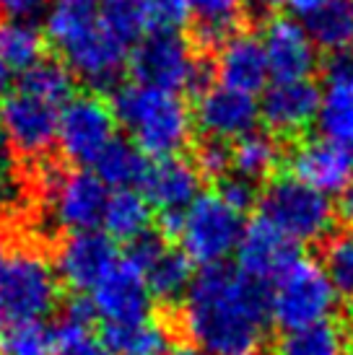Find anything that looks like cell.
I'll use <instances>...</instances> for the list:
<instances>
[{
  "instance_id": "6da1fadb",
  "label": "cell",
  "mask_w": 353,
  "mask_h": 355,
  "mask_svg": "<svg viewBox=\"0 0 353 355\" xmlns=\"http://www.w3.org/2000/svg\"><path fill=\"white\" fill-rule=\"evenodd\" d=\"M190 345L206 355H260L268 343V291L239 267H203L174 314Z\"/></svg>"
},
{
  "instance_id": "7a4b0ae2",
  "label": "cell",
  "mask_w": 353,
  "mask_h": 355,
  "mask_svg": "<svg viewBox=\"0 0 353 355\" xmlns=\"http://www.w3.org/2000/svg\"><path fill=\"white\" fill-rule=\"evenodd\" d=\"M44 40L91 89L112 86L130 58L128 47L104 26L99 0H58L47 10Z\"/></svg>"
},
{
  "instance_id": "3957f363",
  "label": "cell",
  "mask_w": 353,
  "mask_h": 355,
  "mask_svg": "<svg viewBox=\"0 0 353 355\" xmlns=\"http://www.w3.org/2000/svg\"><path fill=\"white\" fill-rule=\"evenodd\" d=\"M122 128L128 130L130 140L138 146L143 156L169 158L179 156L192 138V109L179 94L140 83L117 86L115 96L109 101Z\"/></svg>"
},
{
  "instance_id": "277c9868",
  "label": "cell",
  "mask_w": 353,
  "mask_h": 355,
  "mask_svg": "<svg viewBox=\"0 0 353 355\" xmlns=\"http://www.w3.org/2000/svg\"><path fill=\"white\" fill-rule=\"evenodd\" d=\"M260 218L299 244L322 241L333 231L335 205L327 195L299 182L291 174H275L260 189Z\"/></svg>"
},
{
  "instance_id": "5b68a950",
  "label": "cell",
  "mask_w": 353,
  "mask_h": 355,
  "mask_svg": "<svg viewBox=\"0 0 353 355\" xmlns=\"http://www.w3.org/2000/svg\"><path fill=\"white\" fill-rule=\"evenodd\" d=\"M335 296L330 280L325 277L320 262L296 257L268 291L270 322L284 332L304 329L317 322L330 319L335 309Z\"/></svg>"
},
{
  "instance_id": "8992f818",
  "label": "cell",
  "mask_w": 353,
  "mask_h": 355,
  "mask_svg": "<svg viewBox=\"0 0 353 355\" xmlns=\"http://www.w3.org/2000/svg\"><path fill=\"white\" fill-rule=\"evenodd\" d=\"M63 283L55 267L34 247H24L8 257L0 270V314L6 322L44 319L60 306Z\"/></svg>"
},
{
  "instance_id": "52a82bcc",
  "label": "cell",
  "mask_w": 353,
  "mask_h": 355,
  "mask_svg": "<svg viewBox=\"0 0 353 355\" xmlns=\"http://www.w3.org/2000/svg\"><path fill=\"white\" fill-rule=\"evenodd\" d=\"M242 231H245L242 216L226 205L216 192H203L182 213L176 239L182 244L179 247L182 254L190 262L211 267L224 265L226 257L236 252Z\"/></svg>"
},
{
  "instance_id": "ba28073f",
  "label": "cell",
  "mask_w": 353,
  "mask_h": 355,
  "mask_svg": "<svg viewBox=\"0 0 353 355\" xmlns=\"http://www.w3.org/2000/svg\"><path fill=\"white\" fill-rule=\"evenodd\" d=\"M200 52L179 31H148L130 50V76L140 86L161 91H190Z\"/></svg>"
},
{
  "instance_id": "9c48e42d",
  "label": "cell",
  "mask_w": 353,
  "mask_h": 355,
  "mask_svg": "<svg viewBox=\"0 0 353 355\" xmlns=\"http://www.w3.org/2000/svg\"><path fill=\"white\" fill-rule=\"evenodd\" d=\"M117 130L115 112L97 91L79 94L60 109L58 146L65 161L76 166H91L99 153L107 148Z\"/></svg>"
},
{
  "instance_id": "30bf717a",
  "label": "cell",
  "mask_w": 353,
  "mask_h": 355,
  "mask_svg": "<svg viewBox=\"0 0 353 355\" xmlns=\"http://www.w3.org/2000/svg\"><path fill=\"white\" fill-rule=\"evenodd\" d=\"M60 109L26 91H8L0 99V128L6 132L13 158L37 164L49 156L58 143Z\"/></svg>"
},
{
  "instance_id": "8fae6325",
  "label": "cell",
  "mask_w": 353,
  "mask_h": 355,
  "mask_svg": "<svg viewBox=\"0 0 353 355\" xmlns=\"http://www.w3.org/2000/svg\"><path fill=\"white\" fill-rule=\"evenodd\" d=\"M260 119L270 135L281 140H302L306 130L317 119L320 109V86L312 78L306 80H275L270 89L263 91L257 104Z\"/></svg>"
},
{
  "instance_id": "7c38bea8",
  "label": "cell",
  "mask_w": 353,
  "mask_h": 355,
  "mask_svg": "<svg viewBox=\"0 0 353 355\" xmlns=\"http://www.w3.org/2000/svg\"><path fill=\"white\" fill-rule=\"evenodd\" d=\"M91 304L104 324H138L151 319V291L146 277L128 257H120L115 267L91 291Z\"/></svg>"
},
{
  "instance_id": "4fadbf2b",
  "label": "cell",
  "mask_w": 353,
  "mask_h": 355,
  "mask_svg": "<svg viewBox=\"0 0 353 355\" xmlns=\"http://www.w3.org/2000/svg\"><path fill=\"white\" fill-rule=\"evenodd\" d=\"M120 259L115 241L101 231H79L60 239L55 249V275L76 293L94 291Z\"/></svg>"
},
{
  "instance_id": "5bb4252c",
  "label": "cell",
  "mask_w": 353,
  "mask_h": 355,
  "mask_svg": "<svg viewBox=\"0 0 353 355\" xmlns=\"http://www.w3.org/2000/svg\"><path fill=\"white\" fill-rule=\"evenodd\" d=\"M288 168L317 192L340 195L353 182V150L327 138H302L288 153Z\"/></svg>"
},
{
  "instance_id": "9a60e30c",
  "label": "cell",
  "mask_w": 353,
  "mask_h": 355,
  "mask_svg": "<svg viewBox=\"0 0 353 355\" xmlns=\"http://www.w3.org/2000/svg\"><path fill=\"white\" fill-rule=\"evenodd\" d=\"M325 89H320L317 128L322 138L348 146L353 143V55L335 52L325 60Z\"/></svg>"
},
{
  "instance_id": "2e32d148",
  "label": "cell",
  "mask_w": 353,
  "mask_h": 355,
  "mask_svg": "<svg viewBox=\"0 0 353 355\" xmlns=\"http://www.w3.org/2000/svg\"><path fill=\"white\" fill-rule=\"evenodd\" d=\"M260 119L257 101L249 94H239L226 86H213L197 96L192 109V122L206 138L216 140H239L252 132Z\"/></svg>"
},
{
  "instance_id": "e0dca14e",
  "label": "cell",
  "mask_w": 353,
  "mask_h": 355,
  "mask_svg": "<svg viewBox=\"0 0 353 355\" xmlns=\"http://www.w3.org/2000/svg\"><path fill=\"white\" fill-rule=\"evenodd\" d=\"M268 70L275 80H306L317 68V47L306 29L294 19L275 16L265 24L263 37Z\"/></svg>"
},
{
  "instance_id": "ac0fdd59",
  "label": "cell",
  "mask_w": 353,
  "mask_h": 355,
  "mask_svg": "<svg viewBox=\"0 0 353 355\" xmlns=\"http://www.w3.org/2000/svg\"><path fill=\"white\" fill-rule=\"evenodd\" d=\"M296 257L299 252L294 241L286 239L278 228H273L260 216L247 223L236 244V265L247 277H252L257 283L275 280Z\"/></svg>"
},
{
  "instance_id": "d6986e66",
  "label": "cell",
  "mask_w": 353,
  "mask_h": 355,
  "mask_svg": "<svg viewBox=\"0 0 353 355\" xmlns=\"http://www.w3.org/2000/svg\"><path fill=\"white\" fill-rule=\"evenodd\" d=\"M213 70L221 86L239 94H257L265 91L268 83V58H265L263 40L247 29H239L216 50Z\"/></svg>"
},
{
  "instance_id": "ffe728a7",
  "label": "cell",
  "mask_w": 353,
  "mask_h": 355,
  "mask_svg": "<svg viewBox=\"0 0 353 355\" xmlns=\"http://www.w3.org/2000/svg\"><path fill=\"white\" fill-rule=\"evenodd\" d=\"M200 182L203 179L192 166V161L182 156H169L148 164L140 187L148 205L158 210V216H169V213H185L192 205V200L200 192Z\"/></svg>"
},
{
  "instance_id": "44dd1931",
  "label": "cell",
  "mask_w": 353,
  "mask_h": 355,
  "mask_svg": "<svg viewBox=\"0 0 353 355\" xmlns=\"http://www.w3.org/2000/svg\"><path fill=\"white\" fill-rule=\"evenodd\" d=\"M99 343L109 355H167L172 332L167 322L151 316L138 324H101Z\"/></svg>"
},
{
  "instance_id": "7402d4cb",
  "label": "cell",
  "mask_w": 353,
  "mask_h": 355,
  "mask_svg": "<svg viewBox=\"0 0 353 355\" xmlns=\"http://www.w3.org/2000/svg\"><path fill=\"white\" fill-rule=\"evenodd\" d=\"M281 164H284V146L268 130H252L231 143V166L236 174L252 182L273 179Z\"/></svg>"
},
{
  "instance_id": "603a6c76",
  "label": "cell",
  "mask_w": 353,
  "mask_h": 355,
  "mask_svg": "<svg viewBox=\"0 0 353 355\" xmlns=\"http://www.w3.org/2000/svg\"><path fill=\"white\" fill-rule=\"evenodd\" d=\"M151 218L154 207L148 205L143 192L138 189H115L107 198V207L101 216V226L112 241H125L130 244L140 234L151 231Z\"/></svg>"
},
{
  "instance_id": "cb8c5ba5",
  "label": "cell",
  "mask_w": 353,
  "mask_h": 355,
  "mask_svg": "<svg viewBox=\"0 0 353 355\" xmlns=\"http://www.w3.org/2000/svg\"><path fill=\"white\" fill-rule=\"evenodd\" d=\"M91 171L101 179L107 189H133L146 177L148 158L130 138H115L91 164Z\"/></svg>"
},
{
  "instance_id": "d4e9b609",
  "label": "cell",
  "mask_w": 353,
  "mask_h": 355,
  "mask_svg": "<svg viewBox=\"0 0 353 355\" xmlns=\"http://www.w3.org/2000/svg\"><path fill=\"white\" fill-rule=\"evenodd\" d=\"M351 343V327L325 319L304 329L286 332L275 345V355H345Z\"/></svg>"
},
{
  "instance_id": "484cf974",
  "label": "cell",
  "mask_w": 353,
  "mask_h": 355,
  "mask_svg": "<svg viewBox=\"0 0 353 355\" xmlns=\"http://www.w3.org/2000/svg\"><path fill=\"white\" fill-rule=\"evenodd\" d=\"M143 277L151 291V298L176 309L195 275H192V262L182 254V249L167 247L143 270Z\"/></svg>"
},
{
  "instance_id": "4316f807",
  "label": "cell",
  "mask_w": 353,
  "mask_h": 355,
  "mask_svg": "<svg viewBox=\"0 0 353 355\" xmlns=\"http://www.w3.org/2000/svg\"><path fill=\"white\" fill-rule=\"evenodd\" d=\"M309 40L317 50L345 52L353 44V0H330L312 16H306L304 24Z\"/></svg>"
},
{
  "instance_id": "83f0119b",
  "label": "cell",
  "mask_w": 353,
  "mask_h": 355,
  "mask_svg": "<svg viewBox=\"0 0 353 355\" xmlns=\"http://www.w3.org/2000/svg\"><path fill=\"white\" fill-rule=\"evenodd\" d=\"M47 55V40L31 21H0V60L13 73H26Z\"/></svg>"
},
{
  "instance_id": "f1b7e54d",
  "label": "cell",
  "mask_w": 353,
  "mask_h": 355,
  "mask_svg": "<svg viewBox=\"0 0 353 355\" xmlns=\"http://www.w3.org/2000/svg\"><path fill=\"white\" fill-rule=\"evenodd\" d=\"M320 267L335 296L353 306V228L330 231L320 241Z\"/></svg>"
},
{
  "instance_id": "f546056e",
  "label": "cell",
  "mask_w": 353,
  "mask_h": 355,
  "mask_svg": "<svg viewBox=\"0 0 353 355\" xmlns=\"http://www.w3.org/2000/svg\"><path fill=\"white\" fill-rule=\"evenodd\" d=\"M19 89L37 96V99L47 101L52 107L63 109L73 99V89H76V76L68 70L63 60L44 58L40 60L34 68L21 73Z\"/></svg>"
},
{
  "instance_id": "4dcf8cb0",
  "label": "cell",
  "mask_w": 353,
  "mask_h": 355,
  "mask_svg": "<svg viewBox=\"0 0 353 355\" xmlns=\"http://www.w3.org/2000/svg\"><path fill=\"white\" fill-rule=\"evenodd\" d=\"M55 335L44 319L10 322L0 332V355H52Z\"/></svg>"
},
{
  "instance_id": "1f68e13d",
  "label": "cell",
  "mask_w": 353,
  "mask_h": 355,
  "mask_svg": "<svg viewBox=\"0 0 353 355\" xmlns=\"http://www.w3.org/2000/svg\"><path fill=\"white\" fill-rule=\"evenodd\" d=\"M55 335V353L52 355H109L104 345L91 335V324L73 322L68 316H60L52 327Z\"/></svg>"
},
{
  "instance_id": "d6a6232c",
  "label": "cell",
  "mask_w": 353,
  "mask_h": 355,
  "mask_svg": "<svg viewBox=\"0 0 353 355\" xmlns=\"http://www.w3.org/2000/svg\"><path fill=\"white\" fill-rule=\"evenodd\" d=\"M192 166L197 168L200 179L208 182H221L229 177L234 166H231V143L216 138H203L192 150Z\"/></svg>"
},
{
  "instance_id": "836d02e7",
  "label": "cell",
  "mask_w": 353,
  "mask_h": 355,
  "mask_svg": "<svg viewBox=\"0 0 353 355\" xmlns=\"http://www.w3.org/2000/svg\"><path fill=\"white\" fill-rule=\"evenodd\" d=\"M148 31H179L190 19L187 0H138Z\"/></svg>"
},
{
  "instance_id": "e575fe53",
  "label": "cell",
  "mask_w": 353,
  "mask_h": 355,
  "mask_svg": "<svg viewBox=\"0 0 353 355\" xmlns=\"http://www.w3.org/2000/svg\"><path fill=\"white\" fill-rule=\"evenodd\" d=\"M216 195L224 200L231 210H236L239 216H245L247 210L257 207L260 187H257V182H252V179H247V177H242V174L231 171L229 177L216 182Z\"/></svg>"
},
{
  "instance_id": "d590c367",
  "label": "cell",
  "mask_w": 353,
  "mask_h": 355,
  "mask_svg": "<svg viewBox=\"0 0 353 355\" xmlns=\"http://www.w3.org/2000/svg\"><path fill=\"white\" fill-rule=\"evenodd\" d=\"M42 8L44 0H0V21H29Z\"/></svg>"
},
{
  "instance_id": "8d00e7d4",
  "label": "cell",
  "mask_w": 353,
  "mask_h": 355,
  "mask_svg": "<svg viewBox=\"0 0 353 355\" xmlns=\"http://www.w3.org/2000/svg\"><path fill=\"white\" fill-rule=\"evenodd\" d=\"M335 213L343 218L345 226L353 228V182L340 192V198L335 202Z\"/></svg>"
},
{
  "instance_id": "74e56055",
  "label": "cell",
  "mask_w": 353,
  "mask_h": 355,
  "mask_svg": "<svg viewBox=\"0 0 353 355\" xmlns=\"http://www.w3.org/2000/svg\"><path fill=\"white\" fill-rule=\"evenodd\" d=\"M16 171V158L10 153V146L6 140V132L0 128V177H10Z\"/></svg>"
},
{
  "instance_id": "f35d334b",
  "label": "cell",
  "mask_w": 353,
  "mask_h": 355,
  "mask_svg": "<svg viewBox=\"0 0 353 355\" xmlns=\"http://www.w3.org/2000/svg\"><path fill=\"white\" fill-rule=\"evenodd\" d=\"M288 3V8L294 10V13H299V16H312L314 10H320L325 6V3H330V0H286Z\"/></svg>"
},
{
  "instance_id": "ab89813d",
  "label": "cell",
  "mask_w": 353,
  "mask_h": 355,
  "mask_svg": "<svg viewBox=\"0 0 353 355\" xmlns=\"http://www.w3.org/2000/svg\"><path fill=\"white\" fill-rule=\"evenodd\" d=\"M247 8H252L255 13H270L273 8L281 6V0H245Z\"/></svg>"
},
{
  "instance_id": "60d3db41",
  "label": "cell",
  "mask_w": 353,
  "mask_h": 355,
  "mask_svg": "<svg viewBox=\"0 0 353 355\" xmlns=\"http://www.w3.org/2000/svg\"><path fill=\"white\" fill-rule=\"evenodd\" d=\"M8 89H10V70H8V65L0 60V99L8 94Z\"/></svg>"
},
{
  "instance_id": "b9f144b4",
  "label": "cell",
  "mask_w": 353,
  "mask_h": 355,
  "mask_svg": "<svg viewBox=\"0 0 353 355\" xmlns=\"http://www.w3.org/2000/svg\"><path fill=\"white\" fill-rule=\"evenodd\" d=\"M8 244H10V239H8V231L6 228H0V270H3V265L8 262Z\"/></svg>"
},
{
  "instance_id": "7bdbcfd3",
  "label": "cell",
  "mask_w": 353,
  "mask_h": 355,
  "mask_svg": "<svg viewBox=\"0 0 353 355\" xmlns=\"http://www.w3.org/2000/svg\"><path fill=\"white\" fill-rule=\"evenodd\" d=\"M167 355H206L200 347H195V345H190V343H182V345H176V347H172Z\"/></svg>"
}]
</instances>
